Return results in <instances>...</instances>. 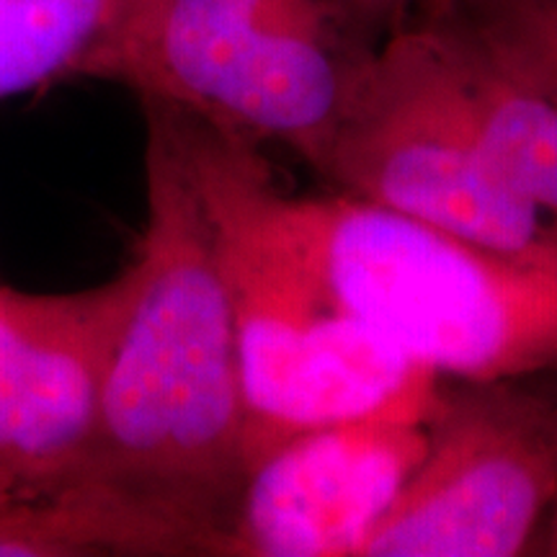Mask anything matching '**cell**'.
Returning <instances> with one entry per match:
<instances>
[{
  "label": "cell",
  "instance_id": "1",
  "mask_svg": "<svg viewBox=\"0 0 557 557\" xmlns=\"http://www.w3.org/2000/svg\"><path fill=\"white\" fill-rule=\"evenodd\" d=\"M145 127L135 292L86 462L32 506L37 557H225L250 470L238 344L205 218L169 132L152 114Z\"/></svg>",
  "mask_w": 557,
  "mask_h": 557
},
{
  "label": "cell",
  "instance_id": "2",
  "mask_svg": "<svg viewBox=\"0 0 557 557\" xmlns=\"http://www.w3.org/2000/svg\"><path fill=\"white\" fill-rule=\"evenodd\" d=\"M169 132L205 218L225 287L250 465L302 431L395 416L429 421L438 385L333 295L284 218L261 145L158 101H139Z\"/></svg>",
  "mask_w": 557,
  "mask_h": 557
},
{
  "label": "cell",
  "instance_id": "3",
  "mask_svg": "<svg viewBox=\"0 0 557 557\" xmlns=\"http://www.w3.org/2000/svg\"><path fill=\"white\" fill-rule=\"evenodd\" d=\"M284 218L341 305L436 377L557 367V253H504L336 191H284Z\"/></svg>",
  "mask_w": 557,
  "mask_h": 557
},
{
  "label": "cell",
  "instance_id": "4",
  "mask_svg": "<svg viewBox=\"0 0 557 557\" xmlns=\"http://www.w3.org/2000/svg\"><path fill=\"white\" fill-rule=\"evenodd\" d=\"M372 45L336 0H127L83 78L315 169Z\"/></svg>",
  "mask_w": 557,
  "mask_h": 557
},
{
  "label": "cell",
  "instance_id": "5",
  "mask_svg": "<svg viewBox=\"0 0 557 557\" xmlns=\"http://www.w3.org/2000/svg\"><path fill=\"white\" fill-rule=\"evenodd\" d=\"M315 171L333 191L513 256L557 253V235L487 160L462 73L426 11L374 39Z\"/></svg>",
  "mask_w": 557,
  "mask_h": 557
},
{
  "label": "cell",
  "instance_id": "6",
  "mask_svg": "<svg viewBox=\"0 0 557 557\" xmlns=\"http://www.w3.org/2000/svg\"><path fill=\"white\" fill-rule=\"evenodd\" d=\"M557 498V393L545 372L442 380L426 449L361 557L532 555Z\"/></svg>",
  "mask_w": 557,
  "mask_h": 557
},
{
  "label": "cell",
  "instance_id": "7",
  "mask_svg": "<svg viewBox=\"0 0 557 557\" xmlns=\"http://www.w3.org/2000/svg\"><path fill=\"white\" fill-rule=\"evenodd\" d=\"M132 292V261L65 295L0 284V506L58 496L81 472Z\"/></svg>",
  "mask_w": 557,
  "mask_h": 557
},
{
  "label": "cell",
  "instance_id": "8",
  "mask_svg": "<svg viewBox=\"0 0 557 557\" xmlns=\"http://www.w3.org/2000/svg\"><path fill=\"white\" fill-rule=\"evenodd\" d=\"M426 449V421L369 416L295 434L250 465L225 557H361Z\"/></svg>",
  "mask_w": 557,
  "mask_h": 557
},
{
  "label": "cell",
  "instance_id": "9",
  "mask_svg": "<svg viewBox=\"0 0 557 557\" xmlns=\"http://www.w3.org/2000/svg\"><path fill=\"white\" fill-rule=\"evenodd\" d=\"M462 73L472 120L498 178L557 235V111L500 41L462 3L423 9Z\"/></svg>",
  "mask_w": 557,
  "mask_h": 557
},
{
  "label": "cell",
  "instance_id": "10",
  "mask_svg": "<svg viewBox=\"0 0 557 557\" xmlns=\"http://www.w3.org/2000/svg\"><path fill=\"white\" fill-rule=\"evenodd\" d=\"M127 0H0V101L83 78Z\"/></svg>",
  "mask_w": 557,
  "mask_h": 557
},
{
  "label": "cell",
  "instance_id": "11",
  "mask_svg": "<svg viewBox=\"0 0 557 557\" xmlns=\"http://www.w3.org/2000/svg\"><path fill=\"white\" fill-rule=\"evenodd\" d=\"M462 3L557 111V0H455Z\"/></svg>",
  "mask_w": 557,
  "mask_h": 557
},
{
  "label": "cell",
  "instance_id": "12",
  "mask_svg": "<svg viewBox=\"0 0 557 557\" xmlns=\"http://www.w3.org/2000/svg\"><path fill=\"white\" fill-rule=\"evenodd\" d=\"M336 3L361 32H369L377 26H393L418 11L455 3V0H336Z\"/></svg>",
  "mask_w": 557,
  "mask_h": 557
},
{
  "label": "cell",
  "instance_id": "13",
  "mask_svg": "<svg viewBox=\"0 0 557 557\" xmlns=\"http://www.w3.org/2000/svg\"><path fill=\"white\" fill-rule=\"evenodd\" d=\"M545 377L549 385H553V389L557 393V367L555 369H547ZM532 555H545V557H557V498L553 508H549L545 524H542L540 529V537L537 542H534V549Z\"/></svg>",
  "mask_w": 557,
  "mask_h": 557
}]
</instances>
